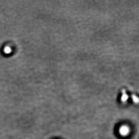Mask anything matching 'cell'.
I'll return each instance as SVG.
<instances>
[{
    "label": "cell",
    "instance_id": "obj_3",
    "mask_svg": "<svg viewBox=\"0 0 139 139\" xmlns=\"http://www.w3.org/2000/svg\"><path fill=\"white\" fill-rule=\"evenodd\" d=\"M132 99L133 102H134L135 103H136V104L139 102V98L138 97H137L136 95H132Z\"/></svg>",
    "mask_w": 139,
    "mask_h": 139
},
{
    "label": "cell",
    "instance_id": "obj_1",
    "mask_svg": "<svg viewBox=\"0 0 139 139\" xmlns=\"http://www.w3.org/2000/svg\"><path fill=\"white\" fill-rule=\"evenodd\" d=\"M119 133L122 136L126 137L130 133V128L127 125H123L119 129Z\"/></svg>",
    "mask_w": 139,
    "mask_h": 139
},
{
    "label": "cell",
    "instance_id": "obj_2",
    "mask_svg": "<svg viewBox=\"0 0 139 139\" xmlns=\"http://www.w3.org/2000/svg\"><path fill=\"white\" fill-rule=\"evenodd\" d=\"M122 94L123 95L121 97V101L123 102H125L127 101L128 98V96L127 95V94H126L125 90H123Z\"/></svg>",
    "mask_w": 139,
    "mask_h": 139
}]
</instances>
